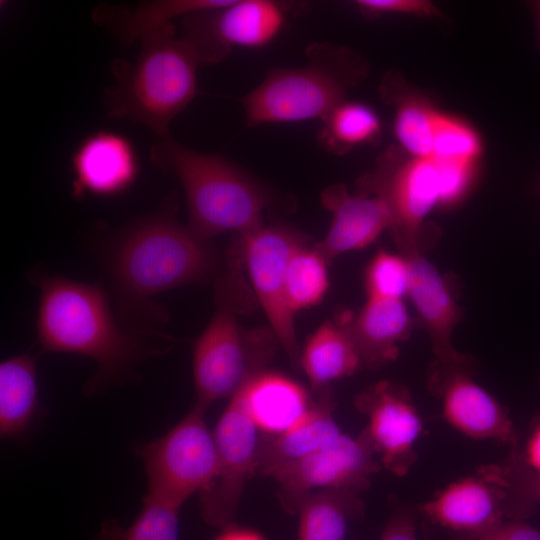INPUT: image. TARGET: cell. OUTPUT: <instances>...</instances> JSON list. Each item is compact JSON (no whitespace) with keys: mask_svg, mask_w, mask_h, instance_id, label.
Here are the masks:
<instances>
[{"mask_svg":"<svg viewBox=\"0 0 540 540\" xmlns=\"http://www.w3.org/2000/svg\"><path fill=\"white\" fill-rule=\"evenodd\" d=\"M107 265L124 315L136 321L148 315L163 321L153 303L161 293L206 281L217 268V255L208 239L175 218L173 203L132 223L112 243Z\"/></svg>","mask_w":540,"mask_h":540,"instance_id":"obj_1","label":"cell"},{"mask_svg":"<svg viewBox=\"0 0 540 540\" xmlns=\"http://www.w3.org/2000/svg\"><path fill=\"white\" fill-rule=\"evenodd\" d=\"M37 277V341L44 352L93 359L98 370L89 383L91 391L124 378L143 358L155 353L142 343L140 332L127 330L116 321L102 286L56 275Z\"/></svg>","mask_w":540,"mask_h":540,"instance_id":"obj_2","label":"cell"},{"mask_svg":"<svg viewBox=\"0 0 540 540\" xmlns=\"http://www.w3.org/2000/svg\"><path fill=\"white\" fill-rule=\"evenodd\" d=\"M140 42L134 61L112 62L115 82L105 92L106 106L110 117L144 125L162 139L197 95L201 62L193 47L176 37L174 25Z\"/></svg>","mask_w":540,"mask_h":540,"instance_id":"obj_3","label":"cell"},{"mask_svg":"<svg viewBox=\"0 0 540 540\" xmlns=\"http://www.w3.org/2000/svg\"><path fill=\"white\" fill-rule=\"evenodd\" d=\"M151 160L180 181L189 227L204 239L226 232L246 233L261 225L268 204L265 190L226 158L192 150L170 137L151 149Z\"/></svg>","mask_w":540,"mask_h":540,"instance_id":"obj_4","label":"cell"},{"mask_svg":"<svg viewBox=\"0 0 540 540\" xmlns=\"http://www.w3.org/2000/svg\"><path fill=\"white\" fill-rule=\"evenodd\" d=\"M306 56L303 66L270 70L241 99L249 126L323 120L368 75L366 60L342 45L314 43Z\"/></svg>","mask_w":540,"mask_h":540,"instance_id":"obj_5","label":"cell"},{"mask_svg":"<svg viewBox=\"0 0 540 540\" xmlns=\"http://www.w3.org/2000/svg\"><path fill=\"white\" fill-rule=\"evenodd\" d=\"M216 308L193 348V379L197 404L231 398L264 371L279 343L270 329L246 331L237 322L233 290L223 276L217 282ZM280 344V343H279Z\"/></svg>","mask_w":540,"mask_h":540,"instance_id":"obj_6","label":"cell"},{"mask_svg":"<svg viewBox=\"0 0 540 540\" xmlns=\"http://www.w3.org/2000/svg\"><path fill=\"white\" fill-rule=\"evenodd\" d=\"M206 407L195 406L167 433L138 448L147 477V495L178 506L213 482L218 454Z\"/></svg>","mask_w":540,"mask_h":540,"instance_id":"obj_7","label":"cell"},{"mask_svg":"<svg viewBox=\"0 0 540 540\" xmlns=\"http://www.w3.org/2000/svg\"><path fill=\"white\" fill-rule=\"evenodd\" d=\"M357 184L359 191L387 204L391 215L389 231L401 254L422 252L426 217L440 206V179L434 160L411 156L391 145Z\"/></svg>","mask_w":540,"mask_h":540,"instance_id":"obj_8","label":"cell"},{"mask_svg":"<svg viewBox=\"0 0 540 540\" xmlns=\"http://www.w3.org/2000/svg\"><path fill=\"white\" fill-rule=\"evenodd\" d=\"M259 432L237 391L213 430L218 470L212 484L200 494L201 515L209 525L225 528L233 524L246 481L257 472Z\"/></svg>","mask_w":540,"mask_h":540,"instance_id":"obj_9","label":"cell"},{"mask_svg":"<svg viewBox=\"0 0 540 540\" xmlns=\"http://www.w3.org/2000/svg\"><path fill=\"white\" fill-rule=\"evenodd\" d=\"M288 5L272 0H229L184 17L183 38L201 64L217 63L233 48L258 49L282 31Z\"/></svg>","mask_w":540,"mask_h":540,"instance_id":"obj_10","label":"cell"},{"mask_svg":"<svg viewBox=\"0 0 540 540\" xmlns=\"http://www.w3.org/2000/svg\"><path fill=\"white\" fill-rule=\"evenodd\" d=\"M241 237L242 256L255 294L279 343L293 364H300L294 313L286 300L285 282L289 260L302 246V238L281 226H258Z\"/></svg>","mask_w":540,"mask_h":540,"instance_id":"obj_11","label":"cell"},{"mask_svg":"<svg viewBox=\"0 0 540 540\" xmlns=\"http://www.w3.org/2000/svg\"><path fill=\"white\" fill-rule=\"evenodd\" d=\"M363 432L358 438L341 434L313 454L275 472L280 500L287 512L295 513L308 494L326 489L356 492L369 486L370 477L382 467Z\"/></svg>","mask_w":540,"mask_h":540,"instance_id":"obj_12","label":"cell"},{"mask_svg":"<svg viewBox=\"0 0 540 540\" xmlns=\"http://www.w3.org/2000/svg\"><path fill=\"white\" fill-rule=\"evenodd\" d=\"M474 367V360L462 364L434 360L426 373L428 390L440 402L446 421L456 430L473 439L517 444L508 412L473 380Z\"/></svg>","mask_w":540,"mask_h":540,"instance_id":"obj_13","label":"cell"},{"mask_svg":"<svg viewBox=\"0 0 540 540\" xmlns=\"http://www.w3.org/2000/svg\"><path fill=\"white\" fill-rule=\"evenodd\" d=\"M357 410L368 418L362 431L381 465L397 476L409 472L417 459L415 443L423 422L403 385L381 381L354 399Z\"/></svg>","mask_w":540,"mask_h":540,"instance_id":"obj_14","label":"cell"},{"mask_svg":"<svg viewBox=\"0 0 540 540\" xmlns=\"http://www.w3.org/2000/svg\"><path fill=\"white\" fill-rule=\"evenodd\" d=\"M508 491L497 464L482 465L422 503L418 510L432 523L460 536L485 533L508 517Z\"/></svg>","mask_w":540,"mask_h":540,"instance_id":"obj_15","label":"cell"},{"mask_svg":"<svg viewBox=\"0 0 540 540\" xmlns=\"http://www.w3.org/2000/svg\"><path fill=\"white\" fill-rule=\"evenodd\" d=\"M72 195L114 197L130 189L138 178L137 151L125 135L98 130L82 139L71 155Z\"/></svg>","mask_w":540,"mask_h":540,"instance_id":"obj_16","label":"cell"},{"mask_svg":"<svg viewBox=\"0 0 540 540\" xmlns=\"http://www.w3.org/2000/svg\"><path fill=\"white\" fill-rule=\"evenodd\" d=\"M404 256L410 267L407 295L429 334L435 360L446 364L472 361V357L460 353L452 344V333L461 317V311L447 277L422 252Z\"/></svg>","mask_w":540,"mask_h":540,"instance_id":"obj_17","label":"cell"},{"mask_svg":"<svg viewBox=\"0 0 540 540\" xmlns=\"http://www.w3.org/2000/svg\"><path fill=\"white\" fill-rule=\"evenodd\" d=\"M321 202L332 213L329 230L315 247L326 260L365 248L390 228L389 208L375 195L351 194L344 185L336 184L324 189Z\"/></svg>","mask_w":540,"mask_h":540,"instance_id":"obj_18","label":"cell"},{"mask_svg":"<svg viewBox=\"0 0 540 540\" xmlns=\"http://www.w3.org/2000/svg\"><path fill=\"white\" fill-rule=\"evenodd\" d=\"M349 332L362 365L378 367L395 360L399 344L412 329L411 316L402 299L368 298L354 317L340 320Z\"/></svg>","mask_w":540,"mask_h":540,"instance_id":"obj_19","label":"cell"},{"mask_svg":"<svg viewBox=\"0 0 540 540\" xmlns=\"http://www.w3.org/2000/svg\"><path fill=\"white\" fill-rule=\"evenodd\" d=\"M238 391L251 419L267 436L292 428L311 406L299 383L274 372L258 373Z\"/></svg>","mask_w":540,"mask_h":540,"instance_id":"obj_20","label":"cell"},{"mask_svg":"<svg viewBox=\"0 0 540 540\" xmlns=\"http://www.w3.org/2000/svg\"><path fill=\"white\" fill-rule=\"evenodd\" d=\"M331 401L311 404L305 415L289 430L262 439L257 472L272 476L327 446L342 434L333 417Z\"/></svg>","mask_w":540,"mask_h":540,"instance_id":"obj_21","label":"cell"},{"mask_svg":"<svg viewBox=\"0 0 540 540\" xmlns=\"http://www.w3.org/2000/svg\"><path fill=\"white\" fill-rule=\"evenodd\" d=\"M379 93L394 109L393 128L399 147L411 156L431 158L439 110L396 70L384 75Z\"/></svg>","mask_w":540,"mask_h":540,"instance_id":"obj_22","label":"cell"},{"mask_svg":"<svg viewBox=\"0 0 540 540\" xmlns=\"http://www.w3.org/2000/svg\"><path fill=\"white\" fill-rule=\"evenodd\" d=\"M229 0L147 1L130 9L124 6L99 5L93 18L109 28L125 44L141 41L173 25L172 21L197 11L215 8Z\"/></svg>","mask_w":540,"mask_h":540,"instance_id":"obj_23","label":"cell"},{"mask_svg":"<svg viewBox=\"0 0 540 540\" xmlns=\"http://www.w3.org/2000/svg\"><path fill=\"white\" fill-rule=\"evenodd\" d=\"M300 365L315 388L350 376L363 366L341 321H326L309 337L300 355Z\"/></svg>","mask_w":540,"mask_h":540,"instance_id":"obj_24","label":"cell"},{"mask_svg":"<svg viewBox=\"0 0 540 540\" xmlns=\"http://www.w3.org/2000/svg\"><path fill=\"white\" fill-rule=\"evenodd\" d=\"M39 408L36 359L20 354L0 364V434L20 436Z\"/></svg>","mask_w":540,"mask_h":540,"instance_id":"obj_25","label":"cell"},{"mask_svg":"<svg viewBox=\"0 0 540 540\" xmlns=\"http://www.w3.org/2000/svg\"><path fill=\"white\" fill-rule=\"evenodd\" d=\"M359 492L326 489L305 496L297 505V540H344L349 523L363 514Z\"/></svg>","mask_w":540,"mask_h":540,"instance_id":"obj_26","label":"cell"},{"mask_svg":"<svg viewBox=\"0 0 540 540\" xmlns=\"http://www.w3.org/2000/svg\"><path fill=\"white\" fill-rule=\"evenodd\" d=\"M322 122L319 141L326 150L337 155L359 145L373 143L382 130L375 110L356 101H343Z\"/></svg>","mask_w":540,"mask_h":540,"instance_id":"obj_27","label":"cell"},{"mask_svg":"<svg viewBox=\"0 0 540 540\" xmlns=\"http://www.w3.org/2000/svg\"><path fill=\"white\" fill-rule=\"evenodd\" d=\"M181 506L151 497H143V507L127 527L116 520L102 524L95 540H179Z\"/></svg>","mask_w":540,"mask_h":540,"instance_id":"obj_28","label":"cell"},{"mask_svg":"<svg viewBox=\"0 0 540 540\" xmlns=\"http://www.w3.org/2000/svg\"><path fill=\"white\" fill-rule=\"evenodd\" d=\"M326 259L315 249L300 246L291 256L285 282L288 307L297 310L317 304L328 289Z\"/></svg>","mask_w":540,"mask_h":540,"instance_id":"obj_29","label":"cell"},{"mask_svg":"<svg viewBox=\"0 0 540 540\" xmlns=\"http://www.w3.org/2000/svg\"><path fill=\"white\" fill-rule=\"evenodd\" d=\"M481 152L480 136L470 124L439 111L434 124L431 159L477 165Z\"/></svg>","mask_w":540,"mask_h":540,"instance_id":"obj_30","label":"cell"},{"mask_svg":"<svg viewBox=\"0 0 540 540\" xmlns=\"http://www.w3.org/2000/svg\"><path fill=\"white\" fill-rule=\"evenodd\" d=\"M497 467L508 491V517H528L540 503V472L523 461L518 443L511 446L508 456Z\"/></svg>","mask_w":540,"mask_h":540,"instance_id":"obj_31","label":"cell"},{"mask_svg":"<svg viewBox=\"0 0 540 540\" xmlns=\"http://www.w3.org/2000/svg\"><path fill=\"white\" fill-rule=\"evenodd\" d=\"M410 267L402 254L380 251L366 271L368 298L402 299L408 294Z\"/></svg>","mask_w":540,"mask_h":540,"instance_id":"obj_32","label":"cell"},{"mask_svg":"<svg viewBox=\"0 0 540 540\" xmlns=\"http://www.w3.org/2000/svg\"><path fill=\"white\" fill-rule=\"evenodd\" d=\"M354 5L367 18H377L383 15L445 17L435 4L427 0H357L354 1Z\"/></svg>","mask_w":540,"mask_h":540,"instance_id":"obj_33","label":"cell"},{"mask_svg":"<svg viewBox=\"0 0 540 540\" xmlns=\"http://www.w3.org/2000/svg\"><path fill=\"white\" fill-rule=\"evenodd\" d=\"M458 540H540V531L521 520L512 519L485 533L460 536Z\"/></svg>","mask_w":540,"mask_h":540,"instance_id":"obj_34","label":"cell"},{"mask_svg":"<svg viewBox=\"0 0 540 540\" xmlns=\"http://www.w3.org/2000/svg\"><path fill=\"white\" fill-rule=\"evenodd\" d=\"M379 540H417L413 513L403 509L395 512Z\"/></svg>","mask_w":540,"mask_h":540,"instance_id":"obj_35","label":"cell"},{"mask_svg":"<svg viewBox=\"0 0 540 540\" xmlns=\"http://www.w3.org/2000/svg\"><path fill=\"white\" fill-rule=\"evenodd\" d=\"M520 453L523 461L531 469L540 472V415L532 422L525 448H520Z\"/></svg>","mask_w":540,"mask_h":540,"instance_id":"obj_36","label":"cell"},{"mask_svg":"<svg viewBox=\"0 0 540 540\" xmlns=\"http://www.w3.org/2000/svg\"><path fill=\"white\" fill-rule=\"evenodd\" d=\"M222 529V532L214 540H267L256 530L234 524Z\"/></svg>","mask_w":540,"mask_h":540,"instance_id":"obj_37","label":"cell"},{"mask_svg":"<svg viewBox=\"0 0 540 540\" xmlns=\"http://www.w3.org/2000/svg\"><path fill=\"white\" fill-rule=\"evenodd\" d=\"M528 7L535 21L536 30L538 34V40L540 44V0L528 2Z\"/></svg>","mask_w":540,"mask_h":540,"instance_id":"obj_38","label":"cell"},{"mask_svg":"<svg viewBox=\"0 0 540 540\" xmlns=\"http://www.w3.org/2000/svg\"><path fill=\"white\" fill-rule=\"evenodd\" d=\"M537 189H538V192H539V194H540V181L538 182Z\"/></svg>","mask_w":540,"mask_h":540,"instance_id":"obj_39","label":"cell"}]
</instances>
